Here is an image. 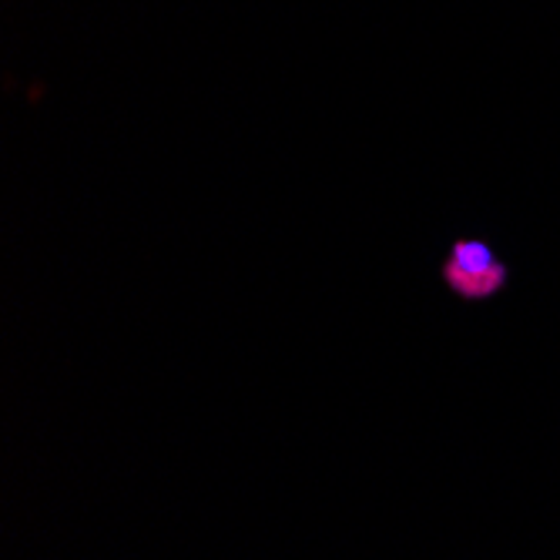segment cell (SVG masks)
Masks as SVG:
<instances>
[{
    "label": "cell",
    "mask_w": 560,
    "mask_h": 560,
    "mask_svg": "<svg viewBox=\"0 0 560 560\" xmlns=\"http://www.w3.org/2000/svg\"><path fill=\"white\" fill-rule=\"evenodd\" d=\"M443 282L464 299H490L506 285V266L493 256L490 245L464 238L450 248L443 262Z\"/></svg>",
    "instance_id": "1"
}]
</instances>
